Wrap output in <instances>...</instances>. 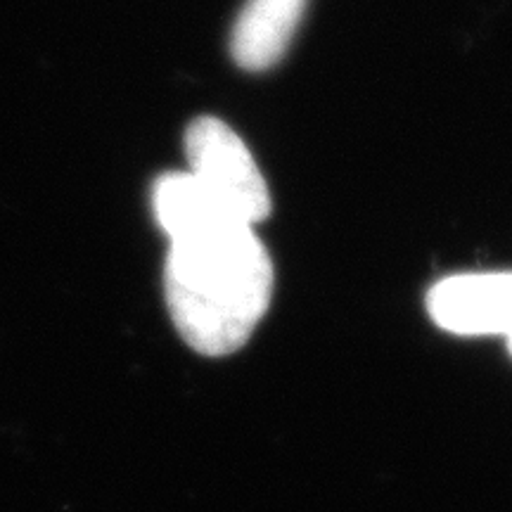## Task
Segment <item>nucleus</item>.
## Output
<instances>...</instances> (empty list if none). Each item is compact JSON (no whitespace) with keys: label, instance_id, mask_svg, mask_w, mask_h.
<instances>
[{"label":"nucleus","instance_id":"obj_1","mask_svg":"<svg viewBox=\"0 0 512 512\" xmlns=\"http://www.w3.org/2000/svg\"><path fill=\"white\" fill-rule=\"evenodd\" d=\"M164 292L171 320L202 356L235 354L249 342L273 297V261L264 242L211 197L169 230Z\"/></svg>","mask_w":512,"mask_h":512},{"label":"nucleus","instance_id":"obj_2","mask_svg":"<svg viewBox=\"0 0 512 512\" xmlns=\"http://www.w3.org/2000/svg\"><path fill=\"white\" fill-rule=\"evenodd\" d=\"M188 174L200 188L247 226L266 221L271 214V190L249 147L226 121L200 117L185 133Z\"/></svg>","mask_w":512,"mask_h":512},{"label":"nucleus","instance_id":"obj_3","mask_svg":"<svg viewBox=\"0 0 512 512\" xmlns=\"http://www.w3.org/2000/svg\"><path fill=\"white\" fill-rule=\"evenodd\" d=\"M427 311L453 335H505L512 339V273H467L437 283Z\"/></svg>","mask_w":512,"mask_h":512},{"label":"nucleus","instance_id":"obj_4","mask_svg":"<svg viewBox=\"0 0 512 512\" xmlns=\"http://www.w3.org/2000/svg\"><path fill=\"white\" fill-rule=\"evenodd\" d=\"M309 0H247L230 38L233 60L247 72H264L283 60Z\"/></svg>","mask_w":512,"mask_h":512},{"label":"nucleus","instance_id":"obj_5","mask_svg":"<svg viewBox=\"0 0 512 512\" xmlns=\"http://www.w3.org/2000/svg\"><path fill=\"white\" fill-rule=\"evenodd\" d=\"M508 342H510V351H512V339H508Z\"/></svg>","mask_w":512,"mask_h":512}]
</instances>
